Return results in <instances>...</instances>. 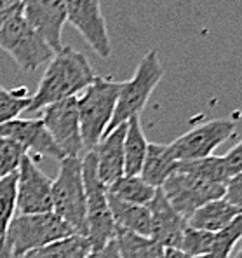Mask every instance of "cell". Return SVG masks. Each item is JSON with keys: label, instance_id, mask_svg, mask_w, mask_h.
Here are the masks:
<instances>
[{"label": "cell", "instance_id": "12", "mask_svg": "<svg viewBox=\"0 0 242 258\" xmlns=\"http://www.w3.org/2000/svg\"><path fill=\"white\" fill-rule=\"evenodd\" d=\"M66 23L82 35L100 58H110L112 42L100 0H65Z\"/></svg>", "mask_w": 242, "mask_h": 258}, {"label": "cell", "instance_id": "13", "mask_svg": "<svg viewBox=\"0 0 242 258\" xmlns=\"http://www.w3.org/2000/svg\"><path fill=\"white\" fill-rule=\"evenodd\" d=\"M21 13L52 51H61L63 26L66 23L65 0H23Z\"/></svg>", "mask_w": 242, "mask_h": 258}, {"label": "cell", "instance_id": "10", "mask_svg": "<svg viewBox=\"0 0 242 258\" xmlns=\"http://www.w3.org/2000/svg\"><path fill=\"white\" fill-rule=\"evenodd\" d=\"M16 181L18 215H37L52 211V180L37 166L32 155L23 157Z\"/></svg>", "mask_w": 242, "mask_h": 258}, {"label": "cell", "instance_id": "34", "mask_svg": "<svg viewBox=\"0 0 242 258\" xmlns=\"http://www.w3.org/2000/svg\"><path fill=\"white\" fill-rule=\"evenodd\" d=\"M0 258H13V255H11V251L7 249L6 244L0 246Z\"/></svg>", "mask_w": 242, "mask_h": 258}, {"label": "cell", "instance_id": "16", "mask_svg": "<svg viewBox=\"0 0 242 258\" xmlns=\"http://www.w3.org/2000/svg\"><path fill=\"white\" fill-rule=\"evenodd\" d=\"M126 124L113 127L94 147L96 155L98 176L105 187H110L119 178L124 176V136H126Z\"/></svg>", "mask_w": 242, "mask_h": 258}, {"label": "cell", "instance_id": "7", "mask_svg": "<svg viewBox=\"0 0 242 258\" xmlns=\"http://www.w3.org/2000/svg\"><path fill=\"white\" fill-rule=\"evenodd\" d=\"M162 77H164V67H162L160 59H158V52H146L139 59L131 81L122 82L115 113H113V119L107 133L112 131L113 127L120 126V124H126L132 117H139V113L146 107L153 89L157 87Z\"/></svg>", "mask_w": 242, "mask_h": 258}, {"label": "cell", "instance_id": "15", "mask_svg": "<svg viewBox=\"0 0 242 258\" xmlns=\"http://www.w3.org/2000/svg\"><path fill=\"white\" fill-rule=\"evenodd\" d=\"M150 218H152V234L150 237L155 239L162 248L166 249H180L183 232L187 229V220L181 218L175 211V208L168 203L160 188H157L153 199L148 204Z\"/></svg>", "mask_w": 242, "mask_h": 258}, {"label": "cell", "instance_id": "29", "mask_svg": "<svg viewBox=\"0 0 242 258\" xmlns=\"http://www.w3.org/2000/svg\"><path fill=\"white\" fill-rule=\"evenodd\" d=\"M223 157V164H225V169L228 173L230 178L237 176V174L242 173V140L237 143L235 147H232Z\"/></svg>", "mask_w": 242, "mask_h": 258}, {"label": "cell", "instance_id": "1", "mask_svg": "<svg viewBox=\"0 0 242 258\" xmlns=\"http://www.w3.org/2000/svg\"><path fill=\"white\" fill-rule=\"evenodd\" d=\"M94 79L96 72L86 54L75 51L70 45H63L61 51L54 52L52 59L47 63L26 112L40 113L49 105L78 96L86 87L93 84Z\"/></svg>", "mask_w": 242, "mask_h": 258}, {"label": "cell", "instance_id": "28", "mask_svg": "<svg viewBox=\"0 0 242 258\" xmlns=\"http://www.w3.org/2000/svg\"><path fill=\"white\" fill-rule=\"evenodd\" d=\"M26 152L13 140L0 138V180L18 173Z\"/></svg>", "mask_w": 242, "mask_h": 258}, {"label": "cell", "instance_id": "30", "mask_svg": "<svg viewBox=\"0 0 242 258\" xmlns=\"http://www.w3.org/2000/svg\"><path fill=\"white\" fill-rule=\"evenodd\" d=\"M225 199L228 201L230 204H233V206L239 210V213L242 215V173L230 178V181L226 183Z\"/></svg>", "mask_w": 242, "mask_h": 258}, {"label": "cell", "instance_id": "9", "mask_svg": "<svg viewBox=\"0 0 242 258\" xmlns=\"http://www.w3.org/2000/svg\"><path fill=\"white\" fill-rule=\"evenodd\" d=\"M235 127V122L228 119L209 120V122L192 127L185 135L178 136L175 142L169 143V149H171L178 162L209 157L221 143L232 138Z\"/></svg>", "mask_w": 242, "mask_h": 258}, {"label": "cell", "instance_id": "14", "mask_svg": "<svg viewBox=\"0 0 242 258\" xmlns=\"http://www.w3.org/2000/svg\"><path fill=\"white\" fill-rule=\"evenodd\" d=\"M0 138L13 140L23 147L26 154L39 155V157L56 159L61 162L65 154L61 152L49 131L45 129L42 119H14L0 126Z\"/></svg>", "mask_w": 242, "mask_h": 258}, {"label": "cell", "instance_id": "25", "mask_svg": "<svg viewBox=\"0 0 242 258\" xmlns=\"http://www.w3.org/2000/svg\"><path fill=\"white\" fill-rule=\"evenodd\" d=\"M32 101L28 87L20 86L16 89H6L0 86V126L18 119L20 113L26 112Z\"/></svg>", "mask_w": 242, "mask_h": 258}, {"label": "cell", "instance_id": "17", "mask_svg": "<svg viewBox=\"0 0 242 258\" xmlns=\"http://www.w3.org/2000/svg\"><path fill=\"white\" fill-rule=\"evenodd\" d=\"M239 215V210L223 197V199L209 201L199 210H195L194 215L187 220V225L192 229L216 234L225 229L226 225H230Z\"/></svg>", "mask_w": 242, "mask_h": 258}, {"label": "cell", "instance_id": "19", "mask_svg": "<svg viewBox=\"0 0 242 258\" xmlns=\"http://www.w3.org/2000/svg\"><path fill=\"white\" fill-rule=\"evenodd\" d=\"M178 161L173 155L169 145L164 143H148V150H146V157L143 162V168L139 176L152 185L153 188H160L164 181L176 173Z\"/></svg>", "mask_w": 242, "mask_h": 258}, {"label": "cell", "instance_id": "3", "mask_svg": "<svg viewBox=\"0 0 242 258\" xmlns=\"http://www.w3.org/2000/svg\"><path fill=\"white\" fill-rule=\"evenodd\" d=\"M0 49L11 54L23 72H35L54 56L47 42L26 23L21 6L14 7L0 25Z\"/></svg>", "mask_w": 242, "mask_h": 258}, {"label": "cell", "instance_id": "5", "mask_svg": "<svg viewBox=\"0 0 242 258\" xmlns=\"http://www.w3.org/2000/svg\"><path fill=\"white\" fill-rule=\"evenodd\" d=\"M77 234L70 225L54 213L16 215L7 230L4 244L11 251L13 258H23L26 253L45 246L52 241Z\"/></svg>", "mask_w": 242, "mask_h": 258}, {"label": "cell", "instance_id": "32", "mask_svg": "<svg viewBox=\"0 0 242 258\" xmlns=\"http://www.w3.org/2000/svg\"><path fill=\"white\" fill-rule=\"evenodd\" d=\"M164 258H207V256H190L181 249H166Z\"/></svg>", "mask_w": 242, "mask_h": 258}, {"label": "cell", "instance_id": "31", "mask_svg": "<svg viewBox=\"0 0 242 258\" xmlns=\"http://www.w3.org/2000/svg\"><path fill=\"white\" fill-rule=\"evenodd\" d=\"M86 258H120L119 249H117L115 239L108 242L107 246H103L101 249H93Z\"/></svg>", "mask_w": 242, "mask_h": 258}, {"label": "cell", "instance_id": "36", "mask_svg": "<svg viewBox=\"0 0 242 258\" xmlns=\"http://www.w3.org/2000/svg\"><path fill=\"white\" fill-rule=\"evenodd\" d=\"M16 7H18V6H16ZM13 9H14V7H13ZM13 9H6V11H0V25H2V23L7 20V16H9V14H11V11H13Z\"/></svg>", "mask_w": 242, "mask_h": 258}, {"label": "cell", "instance_id": "33", "mask_svg": "<svg viewBox=\"0 0 242 258\" xmlns=\"http://www.w3.org/2000/svg\"><path fill=\"white\" fill-rule=\"evenodd\" d=\"M23 0H0V11H6V9H13L16 6H21Z\"/></svg>", "mask_w": 242, "mask_h": 258}, {"label": "cell", "instance_id": "2", "mask_svg": "<svg viewBox=\"0 0 242 258\" xmlns=\"http://www.w3.org/2000/svg\"><path fill=\"white\" fill-rule=\"evenodd\" d=\"M120 89H122V82L108 81L96 75L93 84L86 87L77 96L80 136L86 152L94 150V147L107 133L115 113Z\"/></svg>", "mask_w": 242, "mask_h": 258}, {"label": "cell", "instance_id": "6", "mask_svg": "<svg viewBox=\"0 0 242 258\" xmlns=\"http://www.w3.org/2000/svg\"><path fill=\"white\" fill-rule=\"evenodd\" d=\"M52 211L77 234H88L82 157H65L59 162L58 176L52 180Z\"/></svg>", "mask_w": 242, "mask_h": 258}, {"label": "cell", "instance_id": "22", "mask_svg": "<svg viewBox=\"0 0 242 258\" xmlns=\"http://www.w3.org/2000/svg\"><path fill=\"white\" fill-rule=\"evenodd\" d=\"M113 239L120 258H164L166 248H162L155 239L148 236H139L117 229Z\"/></svg>", "mask_w": 242, "mask_h": 258}, {"label": "cell", "instance_id": "27", "mask_svg": "<svg viewBox=\"0 0 242 258\" xmlns=\"http://www.w3.org/2000/svg\"><path fill=\"white\" fill-rule=\"evenodd\" d=\"M214 244V234L206 232V230L192 229L187 225L181 239L180 249L190 256H207L213 251Z\"/></svg>", "mask_w": 242, "mask_h": 258}, {"label": "cell", "instance_id": "35", "mask_svg": "<svg viewBox=\"0 0 242 258\" xmlns=\"http://www.w3.org/2000/svg\"><path fill=\"white\" fill-rule=\"evenodd\" d=\"M230 258H242V239H240L239 244H237L235 251L232 253V256H230Z\"/></svg>", "mask_w": 242, "mask_h": 258}, {"label": "cell", "instance_id": "24", "mask_svg": "<svg viewBox=\"0 0 242 258\" xmlns=\"http://www.w3.org/2000/svg\"><path fill=\"white\" fill-rule=\"evenodd\" d=\"M176 171L188 173L192 176H197L200 180L211 181V183L226 185L230 181V176L223 164V157L220 155H209L204 159H195V161H183L178 162Z\"/></svg>", "mask_w": 242, "mask_h": 258}, {"label": "cell", "instance_id": "4", "mask_svg": "<svg viewBox=\"0 0 242 258\" xmlns=\"http://www.w3.org/2000/svg\"><path fill=\"white\" fill-rule=\"evenodd\" d=\"M82 178L86 190V218H88V234L93 249H101L115 237V222L112 218L108 204V188L98 176L96 155L89 150L82 155Z\"/></svg>", "mask_w": 242, "mask_h": 258}, {"label": "cell", "instance_id": "23", "mask_svg": "<svg viewBox=\"0 0 242 258\" xmlns=\"http://www.w3.org/2000/svg\"><path fill=\"white\" fill-rule=\"evenodd\" d=\"M157 188H153L152 185H148L141 176H126L112 183L108 187V194L120 201H126L131 204H139V206H148L150 201L153 199Z\"/></svg>", "mask_w": 242, "mask_h": 258}, {"label": "cell", "instance_id": "18", "mask_svg": "<svg viewBox=\"0 0 242 258\" xmlns=\"http://www.w3.org/2000/svg\"><path fill=\"white\" fill-rule=\"evenodd\" d=\"M108 204H110L112 218L115 222L117 229L150 237V234H152V218H150L148 206L126 203V201L117 199L110 194H108Z\"/></svg>", "mask_w": 242, "mask_h": 258}, {"label": "cell", "instance_id": "26", "mask_svg": "<svg viewBox=\"0 0 242 258\" xmlns=\"http://www.w3.org/2000/svg\"><path fill=\"white\" fill-rule=\"evenodd\" d=\"M16 173L0 180V246L6 241L9 225L16 216Z\"/></svg>", "mask_w": 242, "mask_h": 258}, {"label": "cell", "instance_id": "21", "mask_svg": "<svg viewBox=\"0 0 242 258\" xmlns=\"http://www.w3.org/2000/svg\"><path fill=\"white\" fill-rule=\"evenodd\" d=\"M91 251H93V246L88 237L82 234H71L68 237L40 246L26 253L23 258H86Z\"/></svg>", "mask_w": 242, "mask_h": 258}, {"label": "cell", "instance_id": "11", "mask_svg": "<svg viewBox=\"0 0 242 258\" xmlns=\"http://www.w3.org/2000/svg\"><path fill=\"white\" fill-rule=\"evenodd\" d=\"M40 113H42L40 119H42L45 129L65 154V157L80 159L86 154V149L80 136L77 96L49 105Z\"/></svg>", "mask_w": 242, "mask_h": 258}, {"label": "cell", "instance_id": "8", "mask_svg": "<svg viewBox=\"0 0 242 258\" xmlns=\"http://www.w3.org/2000/svg\"><path fill=\"white\" fill-rule=\"evenodd\" d=\"M160 192L164 194L168 203L175 208L176 213L181 218L188 220L195 210H199L206 203L223 199L226 192V185L211 183V181L200 180V178L192 176L188 173L176 171L164 181Z\"/></svg>", "mask_w": 242, "mask_h": 258}, {"label": "cell", "instance_id": "20", "mask_svg": "<svg viewBox=\"0 0 242 258\" xmlns=\"http://www.w3.org/2000/svg\"><path fill=\"white\" fill-rule=\"evenodd\" d=\"M146 150H148V142L141 127V120L139 117H132L127 120L126 136H124V174L126 176H138L141 173Z\"/></svg>", "mask_w": 242, "mask_h": 258}]
</instances>
